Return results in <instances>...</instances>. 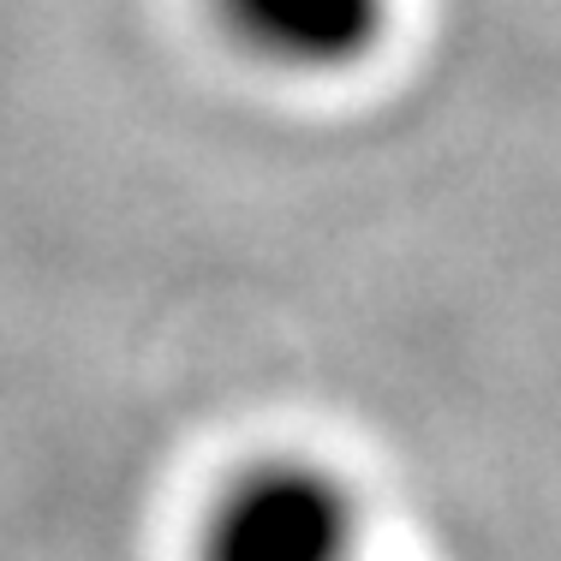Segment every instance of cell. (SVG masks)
<instances>
[{
	"label": "cell",
	"mask_w": 561,
	"mask_h": 561,
	"mask_svg": "<svg viewBox=\"0 0 561 561\" xmlns=\"http://www.w3.org/2000/svg\"><path fill=\"white\" fill-rule=\"evenodd\" d=\"M204 561H365V514L323 466H257L216 502Z\"/></svg>",
	"instance_id": "1"
},
{
	"label": "cell",
	"mask_w": 561,
	"mask_h": 561,
	"mask_svg": "<svg viewBox=\"0 0 561 561\" xmlns=\"http://www.w3.org/2000/svg\"><path fill=\"white\" fill-rule=\"evenodd\" d=\"M245 55L280 72H341L377 48L389 0H221Z\"/></svg>",
	"instance_id": "2"
}]
</instances>
